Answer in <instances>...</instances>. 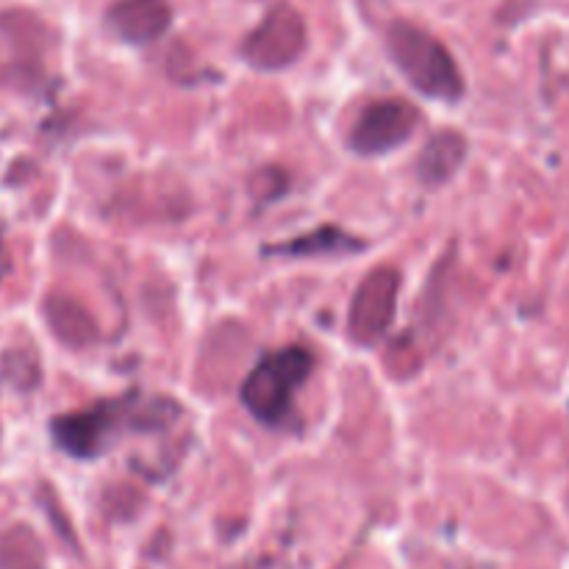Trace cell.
<instances>
[{
    "instance_id": "cell-1",
    "label": "cell",
    "mask_w": 569,
    "mask_h": 569,
    "mask_svg": "<svg viewBox=\"0 0 569 569\" xmlns=\"http://www.w3.org/2000/svg\"><path fill=\"white\" fill-rule=\"evenodd\" d=\"M142 411L144 409H133L131 398L109 400V403H98L81 411H70V415H59L50 422V433H53L56 448L64 450L67 456L92 461L100 459L117 442L126 422L144 428H161L164 422L172 420V415L178 409L172 403H167L156 415H150L148 420H139Z\"/></svg>"
},
{
    "instance_id": "cell-2",
    "label": "cell",
    "mask_w": 569,
    "mask_h": 569,
    "mask_svg": "<svg viewBox=\"0 0 569 569\" xmlns=\"http://www.w3.org/2000/svg\"><path fill=\"white\" fill-rule=\"evenodd\" d=\"M387 48L411 87L433 100H459L465 94V76L450 50L433 33L415 22L398 20L387 31Z\"/></svg>"
},
{
    "instance_id": "cell-3",
    "label": "cell",
    "mask_w": 569,
    "mask_h": 569,
    "mask_svg": "<svg viewBox=\"0 0 569 569\" xmlns=\"http://www.w3.org/2000/svg\"><path fill=\"white\" fill-rule=\"evenodd\" d=\"M315 356L306 348H283L264 356L242 383V403L264 426H287L295 411V395L309 381Z\"/></svg>"
},
{
    "instance_id": "cell-4",
    "label": "cell",
    "mask_w": 569,
    "mask_h": 569,
    "mask_svg": "<svg viewBox=\"0 0 569 569\" xmlns=\"http://www.w3.org/2000/svg\"><path fill=\"white\" fill-rule=\"evenodd\" d=\"M306 50V20L292 6H276L244 39L242 56L256 70H283Z\"/></svg>"
},
{
    "instance_id": "cell-5",
    "label": "cell",
    "mask_w": 569,
    "mask_h": 569,
    "mask_svg": "<svg viewBox=\"0 0 569 569\" xmlns=\"http://www.w3.org/2000/svg\"><path fill=\"white\" fill-rule=\"evenodd\" d=\"M417 122H420V111L409 100H376L356 120L350 131V148L361 156H383L409 142Z\"/></svg>"
},
{
    "instance_id": "cell-6",
    "label": "cell",
    "mask_w": 569,
    "mask_h": 569,
    "mask_svg": "<svg viewBox=\"0 0 569 569\" xmlns=\"http://www.w3.org/2000/svg\"><path fill=\"white\" fill-rule=\"evenodd\" d=\"M400 295V276L392 267L372 270L365 281L359 283L350 303L348 328L350 337L359 345H376L387 333L389 322L395 317Z\"/></svg>"
},
{
    "instance_id": "cell-7",
    "label": "cell",
    "mask_w": 569,
    "mask_h": 569,
    "mask_svg": "<svg viewBox=\"0 0 569 569\" xmlns=\"http://www.w3.org/2000/svg\"><path fill=\"white\" fill-rule=\"evenodd\" d=\"M172 9L167 0H117L106 14L111 31L131 44L156 42L170 28Z\"/></svg>"
},
{
    "instance_id": "cell-8",
    "label": "cell",
    "mask_w": 569,
    "mask_h": 569,
    "mask_svg": "<svg viewBox=\"0 0 569 569\" xmlns=\"http://www.w3.org/2000/svg\"><path fill=\"white\" fill-rule=\"evenodd\" d=\"M467 159V139L459 131H442L428 139L420 161H417V176L428 187L450 181L459 172Z\"/></svg>"
},
{
    "instance_id": "cell-9",
    "label": "cell",
    "mask_w": 569,
    "mask_h": 569,
    "mask_svg": "<svg viewBox=\"0 0 569 569\" xmlns=\"http://www.w3.org/2000/svg\"><path fill=\"white\" fill-rule=\"evenodd\" d=\"M44 317L50 322V331L70 348H89L98 339V322L78 300L53 295L44 300Z\"/></svg>"
},
{
    "instance_id": "cell-10",
    "label": "cell",
    "mask_w": 569,
    "mask_h": 569,
    "mask_svg": "<svg viewBox=\"0 0 569 569\" xmlns=\"http://www.w3.org/2000/svg\"><path fill=\"white\" fill-rule=\"evenodd\" d=\"M361 248H365V242H359L350 233L333 226H322L317 231L292 239V242L267 248V256H289V259H326V256H331L333 259V256H348Z\"/></svg>"
},
{
    "instance_id": "cell-11",
    "label": "cell",
    "mask_w": 569,
    "mask_h": 569,
    "mask_svg": "<svg viewBox=\"0 0 569 569\" xmlns=\"http://www.w3.org/2000/svg\"><path fill=\"white\" fill-rule=\"evenodd\" d=\"M0 569H42V548L26 528L0 537Z\"/></svg>"
},
{
    "instance_id": "cell-12",
    "label": "cell",
    "mask_w": 569,
    "mask_h": 569,
    "mask_svg": "<svg viewBox=\"0 0 569 569\" xmlns=\"http://www.w3.org/2000/svg\"><path fill=\"white\" fill-rule=\"evenodd\" d=\"M9 253H6V248H3V242H0V281H3L6 278V272H9Z\"/></svg>"
}]
</instances>
